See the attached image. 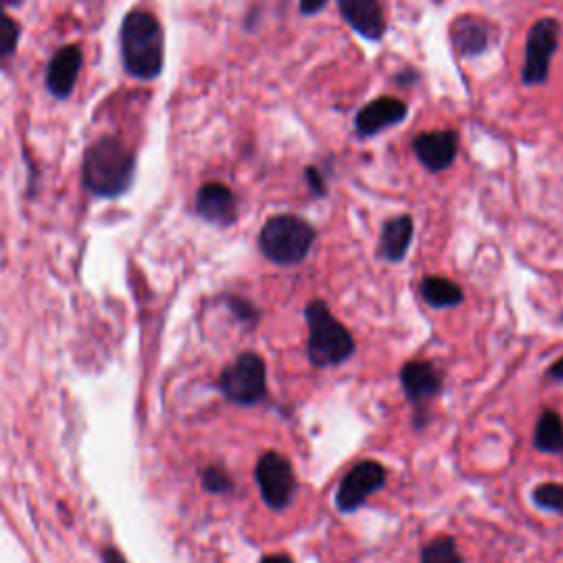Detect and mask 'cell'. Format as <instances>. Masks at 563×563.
Here are the masks:
<instances>
[{
    "label": "cell",
    "mask_w": 563,
    "mask_h": 563,
    "mask_svg": "<svg viewBox=\"0 0 563 563\" xmlns=\"http://www.w3.org/2000/svg\"><path fill=\"white\" fill-rule=\"evenodd\" d=\"M420 292L424 301L435 308H453L464 299L462 288L446 277H424L420 282Z\"/></svg>",
    "instance_id": "ac0fdd59"
},
{
    "label": "cell",
    "mask_w": 563,
    "mask_h": 563,
    "mask_svg": "<svg viewBox=\"0 0 563 563\" xmlns=\"http://www.w3.org/2000/svg\"><path fill=\"white\" fill-rule=\"evenodd\" d=\"M7 2L0 0V57H9L13 55L18 40H20V26L11 20V15L7 13Z\"/></svg>",
    "instance_id": "44dd1931"
},
{
    "label": "cell",
    "mask_w": 563,
    "mask_h": 563,
    "mask_svg": "<svg viewBox=\"0 0 563 563\" xmlns=\"http://www.w3.org/2000/svg\"><path fill=\"white\" fill-rule=\"evenodd\" d=\"M231 306H233V310L240 314L242 321H255V319H257V312H255V308H253L249 301H244V299H231Z\"/></svg>",
    "instance_id": "cb8c5ba5"
},
{
    "label": "cell",
    "mask_w": 563,
    "mask_h": 563,
    "mask_svg": "<svg viewBox=\"0 0 563 563\" xmlns=\"http://www.w3.org/2000/svg\"><path fill=\"white\" fill-rule=\"evenodd\" d=\"M325 2L328 0H299V11L303 15H314V13H319L325 7Z\"/></svg>",
    "instance_id": "d4e9b609"
},
{
    "label": "cell",
    "mask_w": 563,
    "mask_h": 563,
    "mask_svg": "<svg viewBox=\"0 0 563 563\" xmlns=\"http://www.w3.org/2000/svg\"><path fill=\"white\" fill-rule=\"evenodd\" d=\"M420 563H462V556H460V550L455 545V539L442 534V537L429 541L422 548Z\"/></svg>",
    "instance_id": "d6986e66"
},
{
    "label": "cell",
    "mask_w": 563,
    "mask_h": 563,
    "mask_svg": "<svg viewBox=\"0 0 563 563\" xmlns=\"http://www.w3.org/2000/svg\"><path fill=\"white\" fill-rule=\"evenodd\" d=\"M260 563H292L288 554H266Z\"/></svg>",
    "instance_id": "4316f807"
},
{
    "label": "cell",
    "mask_w": 563,
    "mask_h": 563,
    "mask_svg": "<svg viewBox=\"0 0 563 563\" xmlns=\"http://www.w3.org/2000/svg\"><path fill=\"white\" fill-rule=\"evenodd\" d=\"M260 251L266 260L290 266L306 260L314 244V229L299 216L277 213L268 218L260 231Z\"/></svg>",
    "instance_id": "277c9868"
},
{
    "label": "cell",
    "mask_w": 563,
    "mask_h": 563,
    "mask_svg": "<svg viewBox=\"0 0 563 563\" xmlns=\"http://www.w3.org/2000/svg\"><path fill=\"white\" fill-rule=\"evenodd\" d=\"M385 477H387V473L380 462L363 460V462L354 464L339 482V488L334 495L336 508L341 512H352V510L361 508L369 495H374L376 490L383 488Z\"/></svg>",
    "instance_id": "ba28073f"
},
{
    "label": "cell",
    "mask_w": 563,
    "mask_h": 563,
    "mask_svg": "<svg viewBox=\"0 0 563 563\" xmlns=\"http://www.w3.org/2000/svg\"><path fill=\"white\" fill-rule=\"evenodd\" d=\"M532 444L543 453L563 451V418L554 409H545L539 416Z\"/></svg>",
    "instance_id": "e0dca14e"
},
{
    "label": "cell",
    "mask_w": 563,
    "mask_h": 563,
    "mask_svg": "<svg viewBox=\"0 0 563 563\" xmlns=\"http://www.w3.org/2000/svg\"><path fill=\"white\" fill-rule=\"evenodd\" d=\"M303 176H306V183H308V189L314 194V196H323L325 194V180L321 176V172L317 167H306L303 169Z\"/></svg>",
    "instance_id": "603a6c76"
},
{
    "label": "cell",
    "mask_w": 563,
    "mask_h": 563,
    "mask_svg": "<svg viewBox=\"0 0 563 563\" xmlns=\"http://www.w3.org/2000/svg\"><path fill=\"white\" fill-rule=\"evenodd\" d=\"M7 4H11V7H18V4H22V0H4Z\"/></svg>",
    "instance_id": "83f0119b"
},
{
    "label": "cell",
    "mask_w": 563,
    "mask_h": 563,
    "mask_svg": "<svg viewBox=\"0 0 563 563\" xmlns=\"http://www.w3.org/2000/svg\"><path fill=\"white\" fill-rule=\"evenodd\" d=\"M400 385L407 400L418 409L420 416L424 413V405L438 396L442 376L429 361H407L400 369Z\"/></svg>",
    "instance_id": "30bf717a"
},
{
    "label": "cell",
    "mask_w": 563,
    "mask_h": 563,
    "mask_svg": "<svg viewBox=\"0 0 563 563\" xmlns=\"http://www.w3.org/2000/svg\"><path fill=\"white\" fill-rule=\"evenodd\" d=\"M411 150L429 172H444L457 156V134L453 130L422 132L411 141Z\"/></svg>",
    "instance_id": "8fae6325"
},
{
    "label": "cell",
    "mask_w": 563,
    "mask_h": 563,
    "mask_svg": "<svg viewBox=\"0 0 563 563\" xmlns=\"http://www.w3.org/2000/svg\"><path fill=\"white\" fill-rule=\"evenodd\" d=\"M548 376L552 378V380H559V383H563V356L554 363V365H550V369H548Z\"/></svg>",
    "instance_id": "484cf974"
},
{
    "label": "cell",
    "mask_w": 563,
    "mask_h": 563,
    "mask_svg": "<svg viewBox=\"0 0 563 563\" xmlns=\"http://www.w3.org/2000/svg\"><path fill=\"white\" fill-rule=\"evenodd\" d=\"M202 479H205V486H207L209 490H213V493H222V490H227V488L231 486L229 475H227L220 466L207 468L205 475H202Z\"/></svg>",
    "instance_id": "7402d4cb"
},
{
    "label": "cell",
    "mask_w": 563,
    "mask_h": 563,
    "mask_svg": "<svg viewBox=\"0 0 563 563\" xmlns=\"http://www.w3.org/2000/svg\"><path fill=\"white\" fill-rule=\"evenodd\" d=\"M407 117L405 101L396 97H378L369 103H365L354 119L356 132L361 136H374L391 125H398Z\"/></svg>",
    "instance_id": "7c38bea8"
},
{
    "label": "cell",
    "mask_w": 563,
    "mask_h": 563,
    "mask_svg": "<svg viewBox=\"0 0 563 563\" xmlns=\"http://www.w3.org/2000/svg\"><path fill=\"white\" fill-rule=\"evenodd\" d=\"M196 211L207 222L227 227L235 220L238 202L233 191L222 183H207L196 194Z\"/></svg>",
    "instance_id": "4fadbf2b"
},
{
    "label": "cell",
    "mask_w": 563,
    "mask_h": 563,
    "mask_svg": "<svg viewBox=\"0 0 563 563\" xmlns=\"http://www.w3.org/2000/svg\"><path fill=\"white\" fill-rule=\"evenodd\" d=\"M81 62H84V55L77 44H66L51 55L44 73V84L51 97L64 101L73 95L75 84L79 79Z\"/></svg>",
    "instance_id": "9c48e42d"
},
{
    "label": "cell",
    "mask_w": 563,
    "mask_h": 563,
    "mask_svg": "<svg viewBox=\"0 0 563 563\" xmlns=\"http://www.w3.org/2000/svg\"><path fill=\"white\" fill-rule=\"evenodd\" d=\"M343 20L363 37L380 40L385 35V15L378 0H336Z\"/></svg>",
    "instance_id": "5bb4252c"
},
{
    "label": "cell",
    "mask_w": 563,
    "mask_h": 563,
    "mask_svg": "<svg viewBox=\"0 0 563 563\" xmlns=\"http://www.w3.org/2000/svg\"><path fill=\"white\" fill-rule=\"evenodd\" d=\"M255 479L264 501L273 510H284L297 490V477L292 464L277 451H268L257 460Z\"/></svg>",
    "instance_id": "52a82bcc"
},
{
    "label": "cell",
    "mask_w": 563,
    "mask_h": 563,
    "mask_svg": "<svg viewBox=\"0 0 563 563\" xmlns=\"http://www.w3.org/2000/svg\"><path fill=\"white\" fill-rule=\"evenodd\" d=\"M453 44L466 57L484 53L486 46H488V29H486V24L482 20H477V18H462V20H457V24L453 26Z\"/></svg>",
    "instance_id": "2e32d148"
},
{
    "label": "cell",
    "mask_w": 563,
    "mask_h": 563,
    "mask_svg": "<svg viewBox=\"0 0 563 563\" xmlns=\"http://www.w3.org/2000/svg\"><path fill=\"white\" fill-rule=\"evenodd\" d=\"M134 167V154L123 141L114 136H99L84 154V185L99 198H117L132 185Z\"/></svg>",
    "instance_id": "7a4b0ae2"
},
{
    "label": "cell",
    "mask_w": 563,
    "mask_h": 563,
    "mask_svg": "<svg viewBox=\"0 0 563 563\" xmlns=\"http://www.w3.org/2000/svg\"><path fill=\"white\" fill-rule=\"evenodd\" d=\"M121 62L128 75L150 81L163 73L165 35L161 22L150 11H128L119 26Z\"/></svg>",
    "instance_id": "6da1fadb"
},
{
    "label": "cell",
    "mask_w": 563,
    "mask_h": 563,
    "mask_svg": "<svg viewBox=\"0 0 563 563\" xmlns=\"http://www.w3.org/2000/svg\"><path fill=\"white\" fill-rule=\"evenodd\" d=\"M559 35H561V24L556 18H539L526 40V59L521 66V81L526 86H539L548 79L550 75V62L552 55L559 46Z\"/></svg>",
    "instance_id": "8992f818"
},
{
    "label": "cell",
    "mask_w": 563,
    "mask_h": 563,
    "mask_svg": "<svg viewBox=\"0 0 563 563\" xmlns=\"http://www.w3.org/2000/svg\"><path fill=\"white\" fill-rule=\"evenodd\" d=\"M218 385L231 402H260L266 394V365L262 356L255 352L240 354L229 367L222 369Z\"/></svg>",
    "instance_id": "5b68a950"
},
{
    "label": "cell",
    "mask_w": 563,
    "mask_h": 563,
    "mask_svg": "<svg viewBox=\"0 0 563 563\" xmlns=\"http://www.w3.org/2000/svg\"><path fill=\"white\" fill-rule=\"evenodd\" d=\"M308 321V358L317 367H330L345 363L354 352V339L350 330L332 314L325 301L312 299L306 303Z\"/></svg>",
    "instance_id": "3957f363"
},
{
    "label": "cell",
    "mask_w": 563,
    "mask_h": 563,
    "mask_svg": "<svg viewBox=\"0 0 563 563\" xmlns=\"http://www.w3.org/2000/svg\"><path fill=\"white\" fill-rule=\"evenodd\" d=\"M532 499L539 508L563 512V484L559 482H543L532 490Z\"/></svg>",
    "instance_id": "ffe728a7"
},
{
    "label": "cell",
    "mask_w": 563,
    "mask_h": 563,
    "mask_svg": "<svg viewBox=\"0 0 563 563\" xmlns=\"http://www.w3.org/2000/svg\"><path fill=\"white\" fill-rule=\"evenodd\" d=\"M413 235V222L409 216H396L385 222L380 242H378V255L387 262H400L411 244Z\"/></svg>",
    "instance_id": "9a60e30c"
}]
</instances>
